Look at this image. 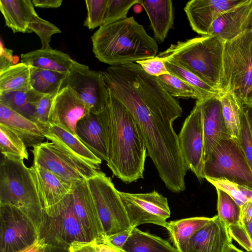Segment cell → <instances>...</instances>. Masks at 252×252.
Instances as JSON below:
<instances>
[{
    "label": "cell",
    "mask_w": 252,
    "mask_h": 252,
    "mask_svg": "<svg viewBox=\"0 0 252 252\" xmlns=\"http://www.w3.org/2000/svg\"><path fill=\"white\" fill-rule=\"evenodd\" d=\"M252 220V202L248 201L241 206L240 224Z\"/></svg>",
    "instance_id": "obj_48"
},
{
    "label": "cell",
    "mask_w": 252,
    "mask_h": 252,
    "mask_svg": "<svg viewBox=\"0 0 252 252\" xmlns=\"http://www.w3.org/2000/svg\"><path fill=\"white\" fill-rule=\"evenodd\" d=\"M0 150L3 157L18 161L28 160L27 146L15 133L0 124Z\"/></svg>",
    "instance_id": "obj_33"
},
{
    "label": "cell",
    "mask_w": 252,
    "mask_h": 252,
    "mask_svg": "<svg viewBox=\"0 0 252 252\" xmlns=\"http://www.w3.org/2000/svg\"><path fill=\"white\" fill-rule=\"evenodd\" d=\"M119 193L131 227L146 223L165 227L171 213L166 197L156 190L144 193Z\"/></svg>",
    "instance_id": "obj_10"
},
{
    "label": "cell",
    "mask_w": 252,
    "mask_h": 252,
    "mask_svg": "<svg viewBox=\"0 0 252 252\" xmlns=\"http://www.w3.org/2000/svg\"><path fill=\"white\" fill-rule=\"evenodd\" d=\"M252 30V0H244L220 15L212 24L208 35L226 41Z\"/></svg>",
    "instance_id": "obj_16"
},
{
    "label": "cell",
    "mask_w": 252,
    "mask_h": 252,
    "mask_svg": "<svg viewBox=\"0 0 252 252\" xmlns=\"http://www.w3.org/2000/svg\"><path fill=\"white\" fill-rule=\"evenodd\" d=\"M211 218L196 217L167 222L165 228L169 232L173 247L184 252L191 237L206 225Z\"/></svg>",
    "instance_id": "obj_27"
},
{
    "label": "cell",
    "mask_w": 252,
    "mask_h": 252,
    "mask_svg": "<svg viewBox=\"0 0 252 252\" xmlns=\"http://www.w3.org/2000/svg\"><path fill=\"white\" fill-rule=\"evenodd\" d=\"M244 0H191L184 7L192 29L202 36L208 35L214 22L222 13Z\"/></svg>",
    "instance_id": "obj_17"
},
{
    "label": "cell",
    "mask_w": 252,
    "mask_h": 252,
    "mask_svg": "<svg viewBox=\"0 0 252 252\" xmlns=\"http://www.w3.org/2000/svg\"><path fill=\"white\" fill-rule=\"evenodd\" d=\"M41 94L32 89L5 92L0 93V102L34 122L35 103Z\"/></svg>",
    "instance_id": "obj_29"
},
{
    "label": "cell",
    "mask_w": 252,
    "mask_h": 252,
    "mask_svg": "<svg viewBox=\"0 0 252 252\" xmlns=\"http://www.w3.org/2000/svg\"><path fill=\"white\" fill-rule=\"evenodd\" d=\"M163 61L168 72L197 90L200 94L202 99L211 96L220 95L221 93L212 88L193 73L175 63L164 59Z\"/></svg>",
    "instance_id": "obj_34"
},
{
    "label": "cell",
    "mask_w": 252,
    "mask_h": 252,
    "mask_svg": "<svg viewBox=\"0 0 252 252\" xmlns=\"http://www.w3.org/2000/svg\"><path fill=\"white\" fill-rule=\"evenodd\" d=\"M133 228L131 227L115 234L106 236L103 243L121 252L124 245L129 237Z\"/></svg>",
    "instance_id": "obj_45"
},
{
    "label": "cell",
    "mask_w": 252,
    "mask_h": 252,
    "mask_svg": "<svg viewBox=\"0 0 252 252\" xmlns=\"http://www.w3.org/2000/svg\"><path fill=\"white\" fill-rule=\"evenodd\" d=\"M69 252V251H68V250H67L66 252Z\"/></svg>",
    "instance_id": "obj_54"
},
{
    "label": "cell",
    "mask_w": 252,
    "mask_h": 252,
    "mask_svg": "<svg viewBox=\"0 0 252 252\" xmlns=\"http://www.w3.org/2000/svg\"><path fill=\"white\" fill-rule=\"evenodd\" d=\"M71 197L74 211L90 240L103 242L106 236L87 180L72 183Z\"/></svg>",
    "instance_id": "obj_15"
},
{
    "label": "cell",
    "mask_w": 252,
    "mask_h": 252,
    "mask_svg": "<svg viewBox=\"0 0 252 252\" xmlns=\"http://www.w3.org/2000/svg\"><path fill=\"white\" fill-rule=\"evenodd\" d=\"M158 78L163 89L172 97L202 99L197 90L178 77L169 73Z\"/></svg>",
    "instance_id": "obj_35"
},
{
    "label": "cell",
    "mask_w": 252,
    "mask_h": 252,
    "mask_svg": "<svg viewBox=\"0 0 252 252\" xmlns=\"http://www.w3.org/2000/svg\"><path fill=\"white\" fill-rule=\"evenodd\" d=\"M121 252H179L159 237L133 228Z\"/></svg>",
    "instance_id": "obj_28"
},
{
    "label": "cell",
    "mask_w": 252,
    "mask_h": 252,
    "mask_svg": "<svg viewBox=\"0 0 252 252\" xmlns=\"http://www.w3.org/2000/svg\"><path fill=\"white\" fill-rule=\"evenodd\" d=\"M108 91L107 103L97 114L108 150L106 165L114 176L125 183H131L143 178L147 151L131 114Z\"/></svg>",
    "instance_id": "obj_1"
},
{
    "label": "cell",
    "mask_w": 252,
    "mask_h": 252,
    "mask_svg": "<svg viewBox=\"0 0 252 252\" xmlns=\"http://www.w3.org/2000/svg\"><path fill=\"white\" fill-rule=\"evenodd\" d=\"M216 188L223 190L230 195L241 206L244 203L252 201V189L224 179L206 178Z\"/></svg>",
    "instance_id": "obj_37"
},
{
    "label": "cell",
    "mask_w": 252,
    "mask_h": 252,
    "mask_svg": "<svg viewBox=\"0 0 252 252\" xmlns=\"http://www.w3.org/2000/svg\"><path fill=\"white\" fill-rule=\"evenodd\" d=\"M148 74L158 77L160 75L169 74L165 66L163 59L158 56L138 61L136 62Z\"/></svg>",
    "instance_id": "obj_44"
},
{
    "label": "cell",
    "mask_w": 252,
    "mask_h": 252,
    "mask_svg": "<svg viewBox=\"0 0 252 252\" xmlns=\"http://www.w3.org/2000/svg\"><path fill=\"white\" fill-rule=\"evenodd\" d=\"M203 178L224 179L252 189V169L240 141L220 139L204 162Z\"/></svg>",
    "instance_id": "obj_6"
},
{
    "label": "cell",
    "mask_w": 252,
    "mask_h": 252,
    "mask_svg": "<svg viewBox=\"0 0 252 252\" xmlns=\"http://www.w3.org/2000/svg\"><path fill=\"white\" fill-rule=\"evenodd\" d=\"M55 95L42 94L35 103L34 122L42 130L49 124L50 110Z\"/></svg>",
    "instance_id": "obj_41"
},
{
    "label": "cell",
    "mask_w": 252,
    "mask_h": 252,
    "mask_svg": "<svg viewBox=\"0 0 252 252\" xmlns=\"http://www.w3.org/2000/svg\"><path fill=\"white\" fill-rule=\"evenodd\" d=\"M44 212L40 238L48 246L67 250L74 242L90 241L74 211L71 193Z\"/></svg>",
    "instance_id": "obj_7"
},
{
    "label": "cell",
    "mask_w": 252,
    "mask_h": 252,
    "mask_svg": "<svg viewBox=\"0 0 252 252\" xmlns=\"http://www.w3.org/2000/svg\"><path fill=\"white\" fill-rule=\"evenodd\" d=\"M29 32H34L40 38L42 49L51 48L50 42L52 36L61 32V30L55 25L40 17L35 13L29 25Z\"/></svg>",
    "instance_id": "obj_39"
},
{
    "label": "cell",
    "mask_w": 252,
    "mask_h": 252,
    "mask_svg": "<svg viewBox=\"0 0 252 252\" xmlns=\"http://www.w3.org/2000/svg\"><path fill=\"white\" fill-rule=\"evenodd\" d=\"M87 182L106 236L131 228L111 178L99 170Z\"/></svg>",
    "instance_id": "obj_8"
},
{
    "label": "cell",
    "mask_w": 252,
    "mask_h": 252,
    "mask_svg": "<svg viewBox=\"0 0 252 252\" xmlns=\"http://www.w3.org/2000/svg\"><path fill=\"white\" fill-rule=\"evenodd\" d=\"M220 100L228 134L240 141L243 105L233 94L229 92H221L220 94Z\"/></svg>",
    "instance_id": "obj_32"
},
{
    "label": "cell",
    "mask_w": 252,
    "mask_h": 252,
    "mask_svg": "<svg viewBox=\"0 0 252 252\" xmlns=\"http://www.w3.org/2000/svg\"><path fill=\"white\" fill-rule=\"evenodd\" d=\"M91 40L95 57L112 66L153 58L158 50L156 40L133 16L100 27Z\"/></svg>",
    "instance_id": "obj_2"
},
{
    "label": "cell",
    "mask_w": 252,
    "mask_h": 252,
    "mask_svg": "<svg viewBox=\"0 0 252 252\" xmlns=\"http://www.w3.org/2000/svg\"><path fill=\"white\" fill-rule=\"evenodd\" d=\"M79 139L102 160L108 159L104 131L97 114L90 113L81 119L76 126Z\"/></svg>",
    "instance_id": "obj_23"
},
{
    "label": "cell",
    "mask_w": 252,
    "mask_h": 252,
    "mask_svg": "<svg viewBox=\"0 0 252 252\" xmlns=\"http://www.w3.org/2000/svg\"><path fill=\"white\" fill-rule=\"evenodd\" d=\"M225 41L205 35L172 44L158 57L193 73L221 92Z\"/></svg>",
    "instance_id": "obj_3"
},
{
    "label": "cell",
    "mask_w": 252,
    "mask_h": 252,
    "mask_svg": "<svg viewBox=\"0 0 252 252\" xmlns=\"http://www.w3.org/2000/svg\"><path fill=\"white\" fill-rule=\"evenodd\" d=\"M68 251L69 252H120L97 239L88 242H74Z\"/></svg>",
    "instance_id": "obj_43"
},
{
    "label": "cell",
    "mask_w": 252,
    "mask_h": 252,
    "mask_svg": "<svg viewBox=\"0 0 252 252\" xmlns=\"http://www.w3.org/2000/svg\"><path fill=\"white\" fill-rule=\"evenodd\" d=\"M68 86L89 107L91 113L98 114L105 107L108 91L103 71H96L76 62L68 73L63 87Z\"/></svg>",
    "instance_id": "obj_12"
},
{
    "label": "cell",
    "mask_w": 252,
    "mask_h": 252,
    "mask_svg": "<svg viewBox=\"0 0 252 252\" xmlns=\"http://www.w3.org/2000/svg\"><path fill=\"white\" fill-rule=\"evenodd\" d=\"M221 92L233 94L243 105H252V30L225 41Z\"/></svg>",
    "instance_id": "obj_5"
},
{
    "label": "cell",
    "mask_w": 252,
    "mask_h": 252,
    "mask_svg": "<svg viewBox=\"0 0 252 252\" xmlns=\"http://www.w3.org/2000/svg\"><path fill=\"white\" fill-rule=\"evenodd\" d=\"M108 0H87L85 1L87 10L84 26L90 30L104 25Z\"/></svg>",
    "instance_id": "obj_38"
},
{
    "label": "cell",
    "mask_w": 252,
    "mask_h": 252,
    "mask_svg": "<svg viewBox=\"0 0 252 252\" xmlns=\"http://www.w3.org/2000/svg\"><path fill=\"white\" fill-rule=\"evenodd\" d=\"M31 89V66L21 62L0 72V93Z\"/></svg>",
    "instance_id": "obj_30"
},
{
    "label": "cell",
    "mask_w": 252,
    "mask_h": 252,
    "mask_svg": "<svg viewBox=\"0 0 252 252\" xmlns=\"http://www.w3.org/2000/svg\"><path fill=\"white\" fill-rule=\"evenodd\" d=\"M48 245L44 238L37 239L32 244L28 246L17 252H43Z\"/></svg>",
    "instance_id": "obj_47"
},
{
    "label": "cell",
    "mask_w": 252,
    "mask_h": 252,
    "mask_svg": "<svg viewBox=\"0 0 252 252\" xmlns=\"http://www.w3.org/2000/svg\"><path fill=\"white\" fill-rule=\"evenodd\" d=\"M232 239L228 225L217 215L191 237L184 252H225Z\"/></svg>",
    "instance_id": "obj_18"
},
{
    "label": "cell",
    "mask_w": 252,
    "mask_h": 252,
    "mask_svg": "<svg viewBox=\"0 0 252 252\" xmlns=\"http://www.w3.org/2000/svg\"><path fill=\"white\" fill-rule=\"evenodd\" d=\"M247 116L252 133V105H243Z\"/></svg>",
    "instance_id": "obj_50"
},
{
    "label": "cell",
    "mask_w": 252,
    "mask_h": 252,
    "mask_svg": "<svg viewBox=\"0 0 252 252\" xmlns=\"http://www.w3.org/2000/svg\"><path fill=\"white\" fill-rule=\"evenodd\" d=\"M239 141L252 169V133L243 105L241 115V135Z\"/></svg>",
    "instance_id": "obj_42"
},
{
    "label": "cell",
    "mask_w": 252,
    "mask_h": 252,
    "mask_svg": "<svg viewBox=\"0 0 252 252\" xmlns=\"http://www.w3.org/2000/svg\"><path fill=\"white\" fill-rule=\"evenodd\" d=\"M139 0H108L104 25L127 18L129 9Z\"/></svg>",
    "instance_id": "obj_40"
},
{
    "label": "cell",
    "mask_w": 252,
    "mask_h": 252,
    "mask_svg": "<svg viewBox=\"0 0 252 252\" xmlns=\"http://www.w3.org/2000/svg\"><path fill=\"white\" fill-rule=\"evenodd\" d=\"M33 4L37 7L56 8L60 7L62 0H32Z\"/></svg>",
    "instance_id": "obj_49"
},
{
    "label": "cell",
    "mask_w": 252,
    "mask_h": 252,
    "mask_svg": "<svg viewBox=\"0 0 252 252\" xmlns=\"http://www.w3.org/2000/svg\"><path fill=\"white\" fill-rule=\"evenodd\" d=\"M45 138L66 153L100 169L102 160L76 135L51 123L43 130Z\"/></svg>",
    "instance_id": "obj_21"
},
{
    "label": "cell",
    "mask_w": 252,
    "mask_h": 252,
    "mask_svg": "<svg viewBox=\"0 0 252 252\" xmlns=\"http://www.w3.org/2000/svg\"><path fill=\"white\" fill-rule=\"evenodd\" d=\"M61 249L48 246L46 250L43 252H57Z\"/></svg>",
    "instance_id": "obj_53"
},
{
    "label": "cell",
    "mask_w": 252,
    "mask_h": 252,
    "mask_svg": "<svg viewBox=\"0 0 252 252\" xmlns=\"http://www.w3.org/2000/svg\"><path fill=\"white\" fill-rule=\"evenodd\" d=\"M149 18L156 39L163 42L174 24V11L170 0H139Z\"/></svg>",
    "instance_id": "obj_25"
},
{
    "label": "cell",
    "mask_w": 252,
    "mask_h": 252,
    "mask_svg": "<svg viewBox=\"0 0 252 252\" xmlns=\"http://www.w3.org/2000/svg\"><path fill=\"white\" fill-rule=\"evenodd\" d=\"M76 61L59 50L40 49L21 55V62L37 68L68 73Z\"/></svg>",
    "instance_id": "obj_24"
},
{
    "label": "cell",
    "mask_w": 252,
    "mask_h": 252,
    "mask_svg": "<svg viewBox=\"0 0 252 252\" xmlns=\"http://www.w3.org/2000/svg\"><path fill=\"white\" fill-rule=\"evenodd\" d=\"M219 217L228 225L240 224L241 206L227 192L216 188Z\"/></svg>",
    "instance_id": "obj_36"
},
{
    "label": "cell",
    "mask_w": 252,
    "mask_h": 252,
    "mask_svg": "<svg viewBox=\"0 0 252 252\" xmlns=\"http://www.w3.org/2000/svg\"><path fill=\"white\" fill-rule=\"evenodd\" d=\"M0 252H17L40 238L31 220L16 207L0 204Z\"/></svg>",
    "instance_id": "obj_11"
},
{
    "label": "cell",
    "mask_w": 252,
    "mask_h": 252,
    "mask_svg": "<svg viewBox=\"0 0 252 252\" xmlns=\"http://www.w3.org/2000/svg\"><path fill=\"white\" fill-rule=\"evenodd\" d=\"M0 10L6 26L14 33L29 32L30 22L36 13L32 0H0Z\"/></svg>",
    "instance_id": "obj_26"
},
{
    "label": "cell",
    "mask_w": 252,
    "mask_h": 252,
    "mask_svg": "<svg viewBox=\"0 0 252 252\" xmlns=\"http://www.w3.org/2000/svg\"><path fill=\"white\" fill-rule=\"evenodd\" d=\"M197 100L202 113L203 133V160L221 138L229 135L223 118L220 94Z\"/></svg>",
    "instance_id": "obj_19"
},
{
    "label": "cell",
    "mask_w": 252,
    "mask_h": 252,
    "mask_svg": "<svg viewBox=\"0 0 252 252\" xmlns=\"http://www.w3.org/2000/svg\"><path fill=\"white\" fill-rule=\"evenodd\" d=\"M67 74L31 66L32 88L41 94H56L63 88Z\"/></svg>",
    "instance_id": "obj_31"
},
{
    "label": "cell",
    "mask_w": 252,
    "mask_h": 252,
    "mask_svg": "<svg viewBox=\"0 0 252 252\" xmlns=\"http://www.w3.org/2000/svg\"><path fill=\"white\" fill-rule=\"evenodd\" d=\"M245 228L250 238L252 240V220L242 224Z\"/></svg>",
    "instance_id": "obj_51"
},
{
    "label": "cell",
    "mask_w": 252,
    "mask_h": 252,
    "mask_svg": "<svg viewBox=\"0 0 252 252\" xmlns=\"http://www.w3.org/2000/svg\"><path fill=\"white\" fill-rule=\"evenodd\" d=\"M30 169L44 211L58 205L71 193L72 183L39 166L32 164Z\"/></svg>",
    "instance_id": "obj_20"
},
{
    "label": "cell",
    "mask_w": 252,
    "mask_h": 252,
    "mask_svg": "<svg viewBox=\"0 0 252 252\" xmlns=\"http://www.w3.org/2000/svg\"><path fill=\"white\" fill-rule=\"evenodd\" d=\"M32 148L33 165L46 168L70 183L88 180L100 170L71 156L53 142H43Z\"/></svg>",
    "instance_id": "obj_9"
},
{
    "label": "cell",
    "mask_w": 252,
    "mask_h": 252,
    "mask_svg": "<svg viewBox=\"0 0 252 252\" xmlns=\"http://www.w3.org/2000/svg\"><path fill=\"white\" fill-rule=\"evenodd\" d=\"M0 204L12 205L19 209L40 233L45 212L30 168L24 161L4 157L1 160Z\"/></svg>",
    "instance_id": "obj_4"
},
{
    "label": "cell",
    "mask_w": 252,
    "mask_h": 252,
    "mask_svg": "<svg viewBox=\"0 0 252 252\" xmlns=\"http://www.w3.org/2000/svg\"><path fill=\"white\" fill-rule=\"evenodd\" d=\"M225 252H244L236 248L232 243L229 244Z\"/></svg>",
    "instance_id": "obj_52"
},
{
    "label": "cell",
    "mask_w": 252,
    "mask_h": 252,
    "mask_svg": "<svg viewBox=\"0 0 252 252\" xmlns=\"http://www.w3.org/2000/svg\"><path fill=\"white\" fill-rule=\"evenodd\" d=\"M91 113L89 107L68 86L62 88L54 96L49 123L56 125L77 136L78 122Z\"/></svg>",
    "instance_id": "obj_14"
},
{
    "label": "cell",
    "mask_w": 252,
    "mask_h": 252,
    "mask_svg": "<svg viewBox=\"0 0 252 252\" xmlns=\"http://www.w3.org/2000/svg\"><path fill=\"white\" fill-rule=\"evenodd\" d=\"M0 124L17 134L27 147L44 142L45 137L39 126L33 121L0 102Z\"/></svg>",
    "instance_id": "obj_22"
},
{
    "label": "cell",
    "mask_w": 252,
    "mask_h": 252,
    "mask_svg": "<svg viewBox=\"0 0 252 252\" xmlns=\"http://www.w3.org/2000/svg\"><path fill=\"white\" fill-rule=\"evenodd\" d=\"M180 147L188 169L199 180L203 178L204 133L200 105L196 100L178 135Z\"/></svg>",
    "instance_id": "obj_13"
},
{
    "label": "cell",
    "mask_w": 252,
    "mask_h": 252,
    "mask_svg": "<svg viewBox=\"0 0 252 252\" xmlns=\"http://www.w3.org/2000/svg\"><path fill=\"white\" fill-rule=\"evenodd\" d=\"M15 59L12 54V51L6 49L3 46L1 42L0 43V72L5 68L16 64L14 62Z\"/></svg>",
    "instance_id": "obj_46"
}]
</instances>
